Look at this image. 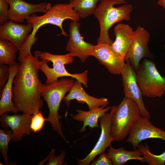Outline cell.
<instances>
[{"label": "cell", "mask_w": 165, "mask_h": 165, "mask_svg": "<svg viewBox=\"0 0 165 165\" xmlns=\"http://www.w3.org/2000/svg\"><path fill=\"white\" fill-rule=\"evenodd\" d=\"M40 51L35 56L28 55L20 61V65L13 81V100L15 107L26 114L38 112L43 105L41 87L43 84L38 77Z\"/></svg>", "instance_id": "obj_1"}, {"label": "cell", "mask_w": 165, "mask_h": 165, "mask_svg": "<svg viewBox=\"0 0 165 165\" xmlns=\"http://www.w3.org/2000/svg\"><path fill=\"white\" fill-rule=\"evenodd\" d=\"M46 9V11L43 15L38 16L33 13L27 20V24H32L33 30L28 40L19 50V60L28 55H32L31 52V47L38 40L35 35L37 31L42 26L47 24L57 26L61 31L58 35H62L66 37L69 35L63 28V23L64 20L70 19L78 22L80 19L77 12L69 3H57L52 6L51 3H48Z\"/></svg>", "instance_id": "obj_2"}, {"label": "cell", "mask_w": 165, "mask_h": 165, "mask_svg": "<svg viewBox=\"0 0 165 165\" xmlns=\"http://www.w3.org/2000/svg\"><path fill=\"white\" fill-rule=\"evenodd\" d=\"M75 80L67 78H61L51 84H42L41 88L42 97L46 102L49 110L46 121L51 125L52 129L66 142L68 141L62 132V127L60 120L61 117L58 113L60 106L65 94L70 90Z\"/></svg>", "instance_id": "obj_3"}, {"label": "cell", "mask_w": 165, "mask_h": 165, "mask_svg": "<svg viewBox=\"0 0 165 165\" xmlns=\"http://www.w3.org/2000/svg\"><path fill=\"white\" fill-rule=\"evenodd\" d=\"M117 4L113 0H101L93 15L99 22L100 29L97 44L111 45L114 42L110 38L109 31L113 24L123 20L129 21L133 9L132 5L125 4L116 7Z\"/></svg>", "instance_id": "obj_4"}, {"label": "cell", "mask_w": 165, "mask_h": 165, "mask_svg": "<svg viewBox=\"0 0 165 165\" xmlns=\"http://www.w3.org/2000/svg\"><path fill=\"white\" fill-rule=\"evenodd\" d=\"M39 69L45 74L46 79L45 84L48 85L58 81L59 77H71L81 82L88 87V71L81 73L71 74L66 70L65 65L71 64L74 61L70 53L62 55H54L47 51L40 52Z\"/></svg>", "instance_id": "obj_5"}, {"label": "cell", "mask_w": 165, "mask_h": 165, "mask_svg": "<svg viewBox=\"0 0 165 165\" xmlns=\"http://www.w3.org/2000/svg\"><path fill=\"white\" fill-rule=\"evenodd\" d=\"M140 109L136 102L124 97L112 115L111 133L113 141H121L129 134L134 123L141 116Z\"/></svg>", "instance_id": "obj_6"}, {"label": "cell", "mask_w": 165, "mask_h": 165, "mask_svg": "<svg viewBox=\"0 0 165 165\" xmlns=\"http://www.w3.org/2000/svg\"><path fill=\"white\" fill-rule=\"evenodd\" d=\"M136 73L137 82L143 96L160 97L165 94V77L160 75L153 61L145 58Z\"/></svg>", "instance_id": "obj_7"}, {"label": "cell", "mask_w": 165, "mask_h": 165, "mask_svg": "<svg viewBox=\"0 0 165 165\" xmlns=\"http://www.w3.org/2000/svg\"><path fill=\"white\" fill-rule=\"evenodd\" d=\"M150 37L149 32L141 26H138L134 31L132 42L124 60L126 62L129 61L135 71L142 59L151 57L148 46Z\"/></svg>", "instance_id": "obj_8"}, {"label": "cell", "mask_w": 165, "mask_h": 165, "mask_svg": "<svg viewBox=\"0 0 165 165\" xmlns=\"http://www.w3.org/2000/svg\"><path fill=\"white\" fill-rule=\"evenodd\" d=\"M150 119L141 116L132 125L126 142L130 143L134 149H137L141 141L156 138L165 141V131L153 125Z\"/></svg>", "instance_id": "obj_9"}, {"label": "cell", "mask_w": 165, "mask_h": 165, "mask_svg": "<svg viewBox=\"0 0 165 165\" xmlns=\"http://www.w3.org/2000/svg\"><path fill=\"white\" fill-rule=\"evenodd\" d=\"M127 62L121 74L125 97L136 102L140 109L141 116L150 120L151 116L145 105L143 95L137 82L136 71L130 61Z\"/></svg>", "instance_id": "obj_10"}, {"label": "cell", "mask_w": 165, "mask_h": 165, "mask_svg": "<svg viewBox=\"0 0 165 165\" xmlns=\"http://www.w3.org/2000/svg\"><path fill=\"white\" fill-rule=\"evenodd\" d=\"M116 105L111 107L109 113L107 112L99 119L101 131L99 138L95 146L86 157L82 160L77 159L79 165H89L98 154L105 152L106 148L111 146L113 141L111 133V126L112 114Z\"/></svg>", "instance_id": "obj_11"}, {"label": "cell", "mask_w": 165, "mask_h": 165, "mask_svg": "<svg viewBox=\"0 0 165 165\" xmlns=\"http://www.w3.org/2000/svg\"><path fill=\"white\" fill-rule=\"evenodd\" d=\"M80 24L78 22H71L69 28V37L65 49L73 57H78L81 61L84 63L90 56L94 46L84 40L80 32Z\"/></svg>", "instance_id": "obj_12"}, {"label": "cell", "mask_w": 165, "mask_h": 165, "mask_svg": "<svg viewBox=\"0 0 165 165\" xmlns=\"http://www.w3.org/2000/svg\"><path fill=\"white\" fill-rule=\"evenodd\" d=\"M90 56L95 57L111 73L121 75L126 63L114 51L111 45L99 43L94 46Z\"/></svg>", "instance_id": "obj_13"}, {"label": "cell", "mask_w": 165, "mask_h": 165, "mask_svg": "<svg viewBox=\"0 0 165 165\" xmlns=\"http://www.w3.org/2000/svg\"><path fill=\"white\" fill-rule=\"evenodd\" d=\"M32 116L33 114L23 113L10 115L7 112L0 116L1 125L5 130L10 127L13 131L12 141L18 142L22 139L24 134H31L30 125Z\"/></svg>", "instance_id": "obj_14"}, {"label": "cell", "mask_w": 165, "mask_h": 165, "mask_svg": "<svg viewBox=\"0 0 165 165\" xmlns=\"http://www.w3.org/2000/svg\"><path fill=\"white\" fill-rule=\"evenodd\" d=\"M33 28L31 24H19L7 20L0 26V39L9 40L19 50L29 38Z\"/></svg>", "instance_id": "obj_15"}, {"label": "cell", "mask_w": 165, "mask_h": 165, "mask_svg": "<svg viewBox=\"0 0 165 165\" xmlns=\"http://www.w3.org/2000/svg\"><path fill=\"white\" fill-rule=\"evenodd\" d=\"M10 6L9 19L18 23H23L30 17V15L37 12L45 13L47 3L33 4L24 0H6Z\"/></svg>", "instance_id": "obj_16"}, {"label": "cell", "mask_w": 165, "mask_h": 165, "mask_svg": "<svg viewBox=\"0 0 165 165\" xmlns=\"http://www.w3.org/2000/svg\"><path fill=\"white\" fill-rule=\"evenodd\" d=\"M82 83L76 80L72 86L69 94L64 97L63 101L68 107L72 100L76 99L82 103H86L89 110L103 106H107L109 102L108 98L104 97L97 98L88 94L84 90Z\"/></svg>", "instance_id": "obj_17"}, {"label": "cell", "mask_w": 165, "mask_h": 165, "mask_svg": "<svg viewBox=\"0 0 165 165\" xmlns=\"http://www.w3.org/2000/svg\"><path fill=\"white\" fill-rule=\"evenodd\" d=\"M134 32L128 24H119L114 28L116 39L111 45L116 53L124 59L132 42Z\"/></svg>", "instance_id": "obj_18"}, {"label": "cell", "mask_w": 165, "mask_h": 165, "mask_svg": "<svg viewBox=\"0 0 165 165\" xmlns=\"http://www.w3.org/2000/svg\"><path fill=\"white\" fill-rule=\"evenodd\" d=\"M20 63H17L9 66V75L8 81L6 84L1 94L0 95V116L7 112L17 113L19 110L15 108L12 101L13 95V85L14 79L16 74Z\"/></svg>", "instance_id": "obj_19"}, {"label": "cell", "mask_w": 165, "mask_h": 165, "mask_svg": "<svg viewBox=\"0 0 165 165\" xmlns=\"http://www.w3.org/2000/svg\"><path fill=\"white\" fill-rule=\"evenodd\" d=\"M111 108V106H103L87 111L77 109L76 110L77 113L75 115H72V118L75 120L83 122V126L79 132L84 133L86 131L87 126L91 128L100 127L98 124L99 118L110 110Z\"/></svg>", "instance_id": "obj_20"}, {"label": "cell", "mask_w": 165, "mask_h": 165, "mask_svg": "<svg viewBox=\"0 0 165 165\" xmlns=\"http://www.w3.org/2000/svg\"><path fill=\"white\" fill-rule=\"evenodd\" d=\"M109 147L108 153L113 165H123L131 160H138L143 163L145 162L141 152L138 148L129 151L125 149L123 147L117 149L111 146Z\"/></svg>", "instance_id": "obj_21"}, {"label": "cell", "mask_w": 165, "mask_h": 165, "mask_svg": "<svg viewBox=\"0 0 165 165\" xmlns=\"http://www.w3.org/2000/svg\"><path fill=\"white\" fill-rule=\"evenodd\" d=\"M19 49L7 40L0 39V64L10 65L16 64V53Z\"/></svg>", "instance_id": "obj_22"}, {"label": "cell", "mask_w": 165, "mask_h": 165, "mask_svg": "<svg viewBox=\"0 0 165 165\" xmlns=\"http://www.w3.org/2000/svg\"><path fill=\"white\" fill-rule=\"evenodd\" d=\"M101 0H69V3L77 12L80 18L84 19L93 14Z\"/></svg>", "instance_id": "obj_23"}, {"label": "cell", "mask_w": 165, "mask_h": 165, "mask_svg": "<svg viewBox=\"0 0 165 165\" xmlns=\"http://www.w3.org/2000/svg\"><path fill=\"white\" fill-rule=\"evenodd\" d=\"M142 153L145 162L149 165H164L165 164V151L160 155L152 154L150 151L149 148L146 143L139 144L137 147Z\"/></svg>", "instance_id": "obj_24"}, {"label": "cell", "mask_w": 165, "mask_h": 165, "mask_svg": "<svg viewBox=\"0 0 165 165\" xmlns=\"http://www.w3.org/2000/svg\"><path fill=\"white\" fill-rule=\"evenodd\" d=\"M13 131L11 130H0V151L2 153L6 165L9 164L7 158L9 143L11 139Z\"/></svg>", "instance_id": "obj_25"}, {"label": "cell", "mask_w": 165, "mask_h": 165, "mask_svg": "<svg viewBox=\"0 0 165 165\" xmlns=\"http://www.w3.org/2000/svg\"><path fill=\"white\" fill-rule=\"evenodd\" d=\"M46 119L44 118L42 111L34 113L31 119L30 128L33 133L40 131L43 127Z\"/></svg>", "instance_id": "obj_26"}, {"label": "cell", "mask_w": 165, "mask_h": 165, "mask_svg": "<svg viewBox=\"0 0 165 165\" xmlns=\"http://www.w3.org/2000/svg\"><path fill=\"white\" fill-rule=\"evenodd\" d=\"M56 149L53 148L52 149L50 153L48 156L42 161H41L39 164H43L45 161L48 160L46 165H62L64 162V159L66 155V152L61 151V154L58 156H55Z\"/></svg>", "instance_id": "obj_27"}, {"label": "cell", "mask_w": 165, "mask_h": 165, "mask_svg": "<svg viewBox=\"0 0 165 165\" xmlns=\"http://www.w3.org/2000/svg\"><path fill=\"white\" fill-rule=\"evenodd\" d=\"M9 75V66L0 64V95L8 81Z\"/></svg>", "instance_id": "obj_28"}, {"label": "cell", "mask_w": 165, "mask_h": 165, "mask_svg": "<svg viewBox=\"0 0 165 165\" xmlns=\"http://www.w3.org/2000/svg\"><path fill=\"white\" fill-rule=\"evenodd\" d=\"M9 4L6 0H0V26L9 19Z\"/></svg>", "instance_id": "obj_29"}, {"label": "cell", "mask_w": 165, "mask_h": 165, "mask_svg": "<svg viewBox=\"0 0 165 165\" xmlns=\"http://www.w3.org/2000/svg\"><path fill=\"white\" fill-rule=\"evenodd\" d=\"M99 155V157L93 162L91 165H113L108 153L104 152Z\"/></svg>", "instance_id": "obj_30"}, {"label": "cell", "mask_w": 165, "mask_h": 165, "mask_svg": "<svg viewBox=\"0 0 165 165\" xmlns=\"http://www.w3.org/2000/svg\"><path fill=\"white\" fill-rule=\"evenodd\" d=\"M158 4L165 9V0H158Z\"/></svg>", "instance_id": "obj_31"}, {"label": "cell", "mask_w": 165, "mask_h": 165, "mask_svg": "<svg viewBox=\"0 0 165 165\" xmlns=\"http://www.w3.org/2000/svg\"><path fill=\"white\" fill-rule=\"evenodd\" d=\"M116 2L117 4L125 3H127L126 0H113Z\"/></svg>", "instance_id": "obj_32"}, {"label": "cell", "mask_w": 165, "mask_h": 165, "mask_svg": "<svg viewBox=\"0 0 165 165\" xmlns=\"http://www.w3.org/2000/svg\"><path fill=\"white\" fill-rule=\"evenodd\" d=\"M164 49H165V45H164Z\"/></svg>", "instance_id": "obj_33"}]
</instances>
